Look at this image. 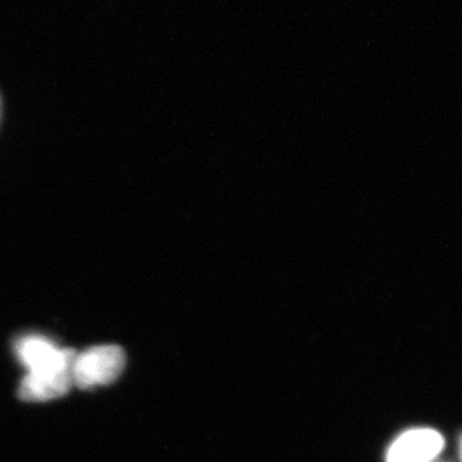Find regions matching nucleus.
Segmentation results:
<instances>
[{
	"label": "nucleus",
	"mask_w": 462,
	"mask_h": 462,
	"mask_svg": "<svg viewBox=\"0 0 462 462\" xmlns=\"http://www.w3.org/2000/svg\"><path fill=\"white\" fill-rule=\"evenodd\" d=\"M15 355L27 368V374H53L72 371L76 351L62 348L40 335L18 339Z\"/></svg>",
	"instance_id": "obj_2"
},
{
	"label": "nucleus",
	"mask_w": 462,
	"mask_h": 462,
	"mask_svg": "<svg viewBox=\"0 0 462 462\" xmlns=\"http://www.w3.org/2000/svg\"><path fill=\"white\" fill-rule=\"evenodd\" d=\"M445 440L431 428H414L401 434L387 450L386 462H434Z\"/></svg>",
	"instance_id": "obj_3"
},
{
	"label": "nucleus",
	"mask_w": 462,
	"mask_h": 462,
	"mask_svg": "<svg viewBox=\"0 0 462 462\" xmlns=\"http://www.w3.org/2000/svg\"><path fill=\"white\" fill-rule=\"evenodd\" d=\"M125 353L117 346H97L76 353L72 382L80 389L106 386L119 378L125 368Z\"/></svg>",
	"instance_id": "obj_1"
},
{
	"label": "nucleus",
	"mask_w": 462,
	"mask_h": 462,
	"mask_svg": "<svg viewBox=\"0 0 462 462\" xmlns=\"http://www.w3.org/2000/svg\"><path fill=\"white\" fill-rule=\"evenodd\" d=\"M459 457H461V461H462V439H461V441H459Z\"/></svg>",
	"instance_id": "obj_5"
},
{
	"label": "nucleus",
	"mask_w": 462,
	"mask_h": 462,
	"mask_svg": "<svg viewBox=\"0 0 462 462\" xmlns=\"http://www.w3.org/2000/svg\"><path fill=\"white\" fill-rule=\"evenodd\" d=\"M74 386L72 371L53 374H26L18 387V398L26 402H44L67 395Z\"/></svg>",
	"instance_id": "obj_4"
}]
</instances>
